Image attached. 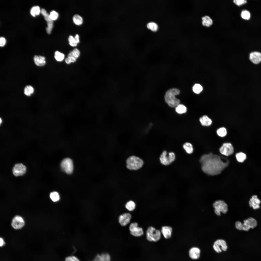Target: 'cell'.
Here are the masks:
<instances>
[{"mask_svg": "<svg viewBox=\"0 0 261 261\" xmlns=\"http://www.w3.org/2000/svg\"><path fill=\"white\" fill-rule=\"evenodd\" d=\"M241 15L242 18L246 20H249L250 17V12L246 10L242 11Z\"/></svg>", "mask_w": 261, "mask_h": 261, "instance_id": "d590c367", "label": "cell"}, {"mask_svg": "<svg viewBox=\"0 0 261 261\" xmlns=\"http://www.w3.org/2000/svg\"><path fill=\"white\" fill-rule=\"evenodd\" d=\"M180 93V90L175 88L168 90L166 92L164 99L166 103L171 108H175L180 104V100L176 97Z\"/></svg>", "mask_w": 261, "mask_h": 261, "instance_id": "7a4b0ae2", "label": "cell"}, {"mask_svg": "<svg viewBox=\"0 0 261 261\" xmlns=\"http://www.w3.org/2000/svg\"><path fill=\"white\" fill-rule=\"evenodd\" d=\"M243 221L250 228H254L257 225V222L256 221L252 218H249L247 219L244 220Z\"/></svg>", "mask_w": 261, "mask_h": 261, "instance_id": "44dd1931", "label": "cell"}, {"mask_svg": "<svg viewBox=\"0 0 261 261\" xmlns=\"http://www.w3.org/2000/svg\"><path fill=\"white\" fill-rule=\"evenodd\" d=\"M199 161L203 172L211 175L220 174L229 163V160L226 158L211 153L203 155Z\"/></svg>", "mask_w": 261, "mask_h": 261, "instance_id": "6da1fadb", "label": "cell"}, {"mask_svg": "<svg viewBox=\"0 0 261 261\" xmlns=\"http://www.w3.org/2000/svg\"><path fill=\"white\" fill-rule=\"evenodd\" d=\"M4 244V242L3 239L2 238H0V245L1 246H2Z\"/></svg>", "mask_w": 261, "mask_h": 261, "instance_id": "7dc6e473", "label": "cell"}, {"mask_svg": "<svg viewBox=\"0 0 261 261\" xmlns=\"http://www.w3.org/2000/svg\"><path fill=\"white\" fill-rule=\"evenodd\" d=\"M160 160L161 163L165 165L170 164L174 161L175 159V155L174 153L170 152L168 154L167 152L164 151L161 155L160 157Z\"/></svg>", "mask_w": 261, "mask_h": 261, "instance_id": "8992f818", "label": "cell"}, {"mask_svg": "<svg viewBox=\"0 0 261 261\" xmlns=\"http://www.w3.org/2000/svg\"><path fill=\"white\" fill-rule=\"evenodd\" d=\"M60 166L62 170L67 174H71L73 172V162L70 158H66L63 159L61 163Z\"/></svg>", "mask_w": 261, "mask_h": 261, "instance_id": "52a82bcc", "label": "cell"}, {"mask_svg": "<svg viewBox=\"0 0 261 261\" xmlns=\"http://www.w3.org/2000/svg\"><path fill=\"white\" fill-rule=\"evenodd\" d=\"M147 26L148 28L153 32L157 31L158 29V25L154 22H152L148 23Z\"/></svg>", "mask_w": 261, "mask_h": 261, "instance_id": "1f68e13d", "label": "cell"}, {"mask_svg": "<svg viewBox=\"0 0 261 261\" xmlns=\"http://www.w3.org/2000/svg\"><path fill=\"white\" fill-rule=\"evenodd\" d=\"M199 121L202 125L203 126H210L212 123L211 119L207 116L205 115H203L200 117Z\"/></svg>", "mask_w": 261, "mask_h": 261, "instance_id": "d6986e66", "label": "cell"}, {"mask_svg": "<svg viewBox=\"0 0 261 261\" xmlns=\"http://www.w3.org/2000/svg\"><path fill=\"white\" fill-rule=\"evenodd\" d=\"M146 238L150 242H156L160 239L161 233V231L152 226L149 227L146 232Z\"/></svg>", "mask_w": 261, "mask_h": 261, "instance_id": "277c9868", "label": "cell"}, {"mask_svg": "<svg viewBox=\"0 0 261 261\" xmlns=\"http://www.w3.org/2000/svg\"><path fill=\"white\" fill-rule=\"evenodd\" d=\"M184 149L186 152L189 154L193 153V148L192 145L189 142H187L184 143L183 146Z\"/></svg>", "mask_w": 261, "mask_h": 261, "instance_id": "d4e9b609", "label": "cell"}, {"mask_svg": "<svg viewBox=\"0 0 261 261\" xmlns=\"http://www.w3.org/2000/svg\"><path fill=\"white\" fill-rule=\"evenodd\" d=\"M233 1L235 4L239 6L242 5L246 3L247 2L246 0H234Z\"/></svg>", "mask_w": 261, "mask_h": 261, "instance_id": "60d3db41", "label": "cell"}, {"mask_svg": "<svg viewBox=\"0 0 261 261\" xmlns=\"http://www.w3.org/2000/svg\"><path fill=\"white\" fill-rule=\"evenodd\" d=\"M58 16V13L54 10H52L51 11L50 14V18L53 21L57 19Z\"/></svg>", "mask_w": 261, "mask_h": 261, "instance_id": "74e56055", "label": "cell"}, {"mask_svg": "<svg viewBox=\"0 0 261 261\" xmlns=\"http://www.w3.org/2000/svg\"><path fill=\"white\" fill-rule=\"evenodd\" d=\"M200 249L196 247L191 248L188 252L190 257L193 260L197 259L199 258L200 256Z\"/></svg>", "mask_w": 261, "mask_h": 261, "instance_id": "9a60e30c", "label": "cell"}, {"mask_svg": "<svg viewBox=\"0 0 261 261\" xmlns=\"http://www.w3.org/2000/svg\"><path fill=\"white\" fill-rule=\"evenodd\" d=\"M136 206V204L134 201H130L126 203L125 205V207L129 211H131L135 209Z\"/></svg>", "mask_w": 261, "mask_h": 261, "instance_id": "f546056e", "label": "cell"}, {"mask_svg": "<svg viewBox=\"0 0 261 261\" xmlns=\"http://www.w3.org/2000/svg\"><path fill=\"white\" fill-rule=\"evenodd\" d=\"M144 162L141 158L137 156L132 155L128 157L126 160V166L129 170L137 171L143 166Z\"/></svg>", "mask_w": 261, "mask_h": 261, "instance_id": "3957f363", "label": "cell"}, {"mask_svg": "<svg viewBox=\"0 0 261 261\" xmlns=\"http://www.w3.org/2000/svg\"><path fill=\"white\" fill-rule=\"evenodd\" d=\"M130 233L132 236L139 237L142 236L144 234L143 229L138 226V224L136 222L131 223L129 227Z\"/></svg>", "mask_w": 261, "mask_h": 261, "instance_id": "9c48e42d", "label": "cell"}, {"mask_svg": "<svg viewBox=\"0 0 261 261\" xmlns=\"http://www.w3.org/2000/svg\"><path fill=\"white\" fill-rule=\"evenodd\" d=\"M203 88L202 86L200 84H195L192 88L193 92L196 94H199L203 90Z\"/></svg>", "mask_w": 261, "mask_h": 261, "instance_id": "e575fe53", "label": "cell"}, {"mask_svg": "<svg viewBox=\"0 0 261 261\" xmlns=\"http://www.w3.org/2000/svg\"><path fill=\"white\" fill-rule=\"evenodd\" d=\"M74 37L76 42L78 44L80 42L79 36V35L77 34H76Z\"/></svg>", "mask_w": 261, "mask_h": 261, "instance_id": "bcb514c9", "label": "cell"}, {"mask_svg": "<svg viewBox=\"0 0 261 261\" xmlns=\"http://www.w3.org/2000/svg\"><path fill=\"white\" fill-rule=\"evenodd\" d=\"M236 157L237 161L240 162H242L244 161L246 158V154L242 152H239L237 153L236 154Z\"/></svg>", "mask_w": 261, "mask_h": 261, "instance_id": "4dcf8cb0", "label": "cell"}, {"mask_svg": "<svg viewBox=\"0 0 261 261\" xmlns=\"http://www.w3.org/2000/svg\"><path fill=\"white\" fill-rule=\"evenodd\" d=\"M68 54L73 56L77 59L80 57V51L78 49L75 48L72 51H70Z\"/></svg>", "mask_w": 261, "mask_h": 261, "instance_id": "d6a6232c", "label": "cell"}, {"mask_svg": "<svg viewBox=\"0 0 261 261\" xmlns=\"http://www.w3.org/2000/svg\"><path fill=\"white\" fill-rule=\"evenodd\" d=\"M131 218V215L130 213H124L119 216L118 218L119 222L121 226H125L129 223Z\"/></svg>", "mask_w": 261, "mask_h": 261, "instance_id": "4fadbf2b", "label": "cell"}, {"mask_svg": "<svg viewBox=\"0 0 261 261\" xmlns=\"http://www.w3.org/2000/svg\"><path fill=\"white\" fill-rule=\"evenodd\" d=\"M202 24L204 26L208 27L211 26L213 23L212 19L208 16H206L202 18Z\"/></svg>", "mask_w": 261, "mask_h": 261, "instance_id": "cb8c5ba5", "label": "cell"}, {"mask_svg": "<svg viewBox=\"0 0 261 261\" xmlns=\"http://www.w3.org/2000/svg\"><path fill=\"white\" fill-rule=\"evenodd\" d=\"M34 89L33 87L29 85L25 86L24 89V94L27 96H30L34 93Z\"/></svg>", "mask_w": 261, "mask_h": 261, "instance_id": "83f0119b", "label": "cell"}, {"mask_svg": "<svg viewBox=\"0 0 261 261\" xmlns=\"http://www.w3.org/2000/svg\"><path fill=\"white\" fill-rule=\"evenodd\" d=\"M66 261H80L79 259L75 256H72L66 257L65 259Z\"/></svg>", "mask_w": 261, "mask_h": 261, "instance_id": "ab89813d", "label": "cell"}, {"mask_svg": "<svg viewBox=\"0 0 261 261\" xmlns=\"http://www.w3.org/2000/svg\"><path fill=\"white\" fill-rule=\"evenodd\" d=\"M41 13L44 16L47 13L46 10L44 8H42L41 10Z\"/></svg>", "mask_w": 261, "mask_h": 261, "instance_id": "f6af8a7d", "label": "cell"}, {"mask_svg": "<svg viewBox=\"0 0 261 261\" xmlns=\"http://www.w3.org/2000/svg\"><path fill=\"white\" fill-rule=\"evenodd\" d=\"M161 232V234L165 239H169L172 236V229L170 226H164L162 227Z\"/></svg>", "mask_w": 261, "mask_h": 261, "instance_id": "2e32d148", "label": "cell"}, {"mask_svg": "<svg viewBox=\"0 0 261 261\" xmlns=\"http://www.w3.org/2000/svg\"></svg>", "mask_w": 261, "mask_h": 261, "instance_id": "c3c4849f", "label": "cell"}, {"mask_svg": "<svg viewBox=\"0 0 261 261\" xmlns=\"http://www.w3.org/2000/svg\"><path fill=\"white\" fill-rule=\"evenodd\" d=\"M47 26L46 28L47 33L48 34H50L52 29L53 26V21L47 22Z\"/></svg>", "mask_w": 261, "mask_h": 261, "instance_id": "f35d334b", "label": "cell"}, {"mask_svg": "<svg viewBox=\"0 0 261 261\" xmlns=\"http://www.w3.org/2000/svg\"><path fill=\"white\" fill-rule=\"evenodd\" d=\"M220 153L225 156L232 155L234 152V149L232 144L229 142L224 143L219 149Z\"/></svg>", "mask_w": 261, "mask_h": 261, "instance_id": "ba28073f", "label": "cell"}, {"mask_svg": "<svg viewBox=\"0 0 261 261\" xmlns=\"http://www.w3.org/2000/svg\"><path fill=\"white\" fill-rule=\"evenodd\" d=\"M54 58L55 60L58 62H62L65 60V54L58 51H56L54 53Z\"/></svg>", "mask_w": 261, "mask_h": 261, "instance_id": "603a6c76", "label": "cell"}, {"mask_svg": "<svg viewBox=\"0 0 261 261\" xmlns=\"http://www.w3.org/2000/svg\"><path fill=\"white\" fill-rule=\"evenodd\" d=\"M175 111L178 114H182L186 113L187 109L186 107L184 105L179 104L175 108Z\"/></svg>", "mask_w": 261, "mask_h": 261, "instance_id": "7402d4cb", "label": "cell"}, {"mask_svg": "<svg viewBox=\"0 0 261 261\" xmlns=\"http://www.w3.org/2000/svg\"><path fill=\"white\" fill-rule=\"evenodd\" d=\"M33 59L35 64L37 66H42L46 64L45 58L43 56L35 55Z\"/></svg>", "mask_w": 261, "mask_h": 261, "instance_id": "ffe728a7", "label": "cell"}, {"mask_svg": "<svg viewBox=\"0 0 261 261\" xmlns=\"http://www.w3.org/2000/svg\"><path fill=\"white\" fill-rule=\"evenodd\" d=\"M213 206L215 209V213L218 216L221 215L220 212L225 214L228 210L227 204L223 200H220L215 201L213 203Z\"/></svg>", "mask_w": 261, "mask_h": 261, "instance_id": "5b68a950", "label": "cell"}, {"mask_svg": "<svg viewBox=\"0 0 261 261\" xmlns=\"http://www.w3.org/2000/svg\"><path fill=\"white\" fill-rule=\"evenodd\" d=\"M69 45L72 47L77 46L78 43L76 42L74 37L72 35H70L68 38Z\"/></svg>", "mask_w": 261, "mask_h": 261, "instance_id": "8d00e7d4", "label": "cell"}, {"mask_svg": "<svg viewBox=\"0 0 261 261\" xmlns=\"http://www.w3.org/2000/svg\"><path fill=\"white\" fill-rule=\"evenodd\" d=\"M261 203V201L257 198V196L255 195L252 196L250 199L249 203L250 207L256 209L260 208L259 204Z\"/></svg>", "mask_w": 261, "mask_h": 261, "instance_id": "e0dca14e", "label": "cell"}, {"mask_svg": "<svg viewBox=\"0 0 261 261\" xmlns=\"http://www.w3.org/2000/svg\"><path fill=\"white\" fill-rule=\"evenodd\" d=\"M44 16L45 20L47 21V22L52 21L50 18V14L48 13H47Z\"/></svg>", "mask_w": 261, "mask_h": 261, "instance_id": "ee69618b", "label": "cell"}, {"mask_svg": "<svg viewBox=\"0 0 261 261\" xmlns=\"http://www.w3.org/2000/svg\"><path fill=\"white\" fill-rule=\"evenodd\" d=\"M73 22L76 25H79L83 22V19L80 15L76 14L74 15L72 18Z\"/></svg>", "mask_w": 261, "mask_h": 261, "instance_id": "484cf974", "label": "cell"}, {"mask_svg": "<svg viewBox=\"0 0 261 261\" xmlns=\"http://www.w3.org/2000/svg\"><path fill=\"white\" fill-rule=\"evenodd\" d=\"M110 255L107 253L97 255L92 261H110Z\"/></svg>", "mask_w": 261, "mask_h": 261, "instance_id": "ac0fdd59", "label": "cell"}, {"mask_svg": "<svg viewBox=\"0 0 261 261\" xmlns=\"http://www.w3.org/2000/svg\"><path fill=\"white\" fill-rule=\"evenodd\" d=\"M6 40L5 38L3 37L0 38V46L1 47L4 46L6 44Z\"/></svg>", "mask_w": 261, "mask_h": 261, "instance_id": "7bdbcfd3", "label": "cell"}, {"mask_svg": "<svg viewBox=\"0 0 261 261\" xmlns=\"http://www.w3.org/2000/svg\"><path fill=\"white\" fill-rule=\"evenodd\" d=\"M249 59L254 64H258L261 62V53L257 51L252 52L250 54Z\"/></svg>", "mask_w": 261, "mask_h": 261, "instance_id": "5bb4252c", "label": "cell"}, {"mask_svg": "<svg viewBox=\"0 0 261 261\" xmlns=\"http://www.w3.org/2000/svg\"><path fill=\"white\" fill-rule=\"evenodd\" d=\"M50 196L51 200L54 202H56L58 201L60 199V196L58 193L55 191L51 193L50 194Z\"/></svg>", "mask_w": 261, "mask_h": 261, "instance_id": "836d02e7", "label": "cell"}, {"mask_svg": "<svg viewBox=\"0 0 261 261\" xmlns=\"http://www.w3.org/2000/svg\"><path fill=\"white\" fill-rule=\"evenodd\" d=\"M235 226L238 229L240 230H242V224L240 221H236L235 223Z\"/></svg>", "mask_w": 261, "mask_h": 261, "instance_id": "b9f144b4", "label": "cell"}, {"mask_svg": "<svg viewBox=\"0 0 261 261\" xmlns=\"http://www.w3.org/2000/svg\"><path fill=\"white\" fill-rule=\"evenodd\" d=\"M24 224V222L23 218L20 216H16L13 219L11 225L14 229H18L22 228Z\"/></svg>", "mask_w": 261, "mask_h": 261, "instance_id": "7c38bea8", "label": "cell"}, {"mask_svg": "<svg viewBox=\"0 0 261 261\" xmlns=\"http://www.w3.org/2000/svg\"><path fill=\"white\" fill-rule=\"evenodd\" d=\"M217 135L219 137H225L227 134V131L226 128L222 127L218 128L216 131Z\"/></svg>", "mask_w": 261, "mask_h": 261, "instance_id": "4316f807", "label": "cell"}, {"mask_svg": "<svg viewBox=\"0 0 261 261\" xmlns=\"http://www.w3.org/2000/svg\"><path fill=\"white\" fill-rule=\"evenodd\" d=\"M26 166L21 163H17L14 165L12 169L13 174L16 176H22L26 171Z\"/></svg>", "mask_w": 261, "mask_h": 261, "instance_id": "8fae6325", "label": "cell"}, {"mask_svg": "<svg viewBox=\"0 0 261 261\" xmlns=\"http://www.w3.org/2000/svg\"><path fill=\"white\" fill-rule=\"evenodd\" d=\"M214 250L217 253H219L223 251H226L227 249V246L225 241L224 240L219 239L215 242L213 246Z\"/></svg>", "mask_w": 261, "mask_h": 261, "instance_id": "30bf717a", "label": "cell"}, {"mask_svg": "<svg viewBox=\"0 0 261 261\" xmlns=\"http://www.w3.org/2000/svg\"><path fill=\"white\" fill-rule=\"evenodd\" d=\"M41 13L40 7L38 6H35L32 7L30 10L31 14L33 16L39 15Z\"/></svg>", "mask_w": 261, "mask_h": 261, "instance_id": "f1b7e54d", "label": "cell"}]
</instances>
